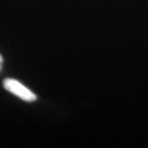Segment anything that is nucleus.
Listing matches in <instances>:
<instances>
[{"label":"nucleus","mask_w":148,"mask_h":148,"mask_svg":"<svg viewBox=\"0 0 148 148\" xmlns=\"http://www.w3.org/2000/svg\"><path fill=\"white\" fill-rule=\"evenodd\" d=\"M3 87L9 92L16 95V97H19L22 100L27 101V102H32V101L36 100V95H34L31 90H29L27 87H24L21 82H19L16 79H5L3 81Z\"/></svg>","instance_id":"f257e3e1"},{"label":"nucleus","mask_w":148,"mask_h":148,"mask_svg":"<svg viewBox=\"0 0 148 148\" xmlns=\"http://www.w3.org/2000/svg\"><path fill=\"white\" fill-rule=\"evenodd\" d=\"M2 62H3V59H2V56L0 55V70H1V67H2Z\"/></svg>","instance_id":"f03ea898"}]
</instances>
